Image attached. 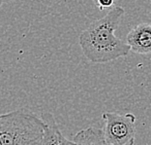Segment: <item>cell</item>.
Wrapping results in <instances>:
<instances>
[{"label": "cell", "instance_id": "7a4b0ae2", "mask_svg": "<svg viewBox=\"0 0 151 145\" xmlns=\"http://www.w3.org/2000/svg\"><path fill=\"white\" fill-rule=\"evenodd\" d=\"M47 123L25 110L0 116V145H45Z\"/></svg>", "mask_w": 151, "mask_h": 145}, {"label": "cell", "instance_id": "8992f818", "mask_svg": "<svg viewBox=\"0 0 151 145\" xmlns=\"http://www.w3.org/2000/svg\"><path fill=\"white\" fill-rule=\"evenodd\" d=\"M74 145H106L104 130L89 127L80 130L75 134Z\"/></svg>", "mask_w": 151, "mask_h": 145}, {"label": "cell", "instance_id": "ba28073f", "mask_svg": "<svg viewBox=\"0 0 151 145\" xmlns=\"http://www.w3.org/2000/svg\"><path fill=\"white\" fill-rule=\"evenodd\" d=\"M106 145H111V144H109V143H107V144H106Z\"/></svg>", "mask_w": 151, "mask_h": 145}, {"label": "cell", "instance_id": "52a82bcc", "mask_svg": "<svg viewBox=\"0 0 151 145\" xmlns=\"http://www.w3.org/2000/svg\"><path fill=\"white\" fill-rule=\"evenodd\" d=\"M93 1L100 11H103L106 8H109L114 4V0H93Z\"/></svg>", "mask_w": 151, "mask_h": 145}, {"label": "cell", "instance_id": "3957f363", "mask_svg": "<svg viewBox=\"0 0 151 145\" xmlns=\"http://www.w3.org/2000/svg\"><path fill=\"white\" fill-rule=\"evenodd\" d=\"M103 120L106 142L111 145L135 144L136 116L134 114L106 112L103 114Z\"/></svg>", "mask_w": 151, "mask_h": 145}, {"label": "cell", "instance_id": "6da1fadb", "mask_svg": "<svg viewBox=\"0 0 151 145\" xmlns=\"http://www.w3.org/2000/svg\"><path fill=\"white\" fill-rule=\"evenodd\" d=\"M124 14L122 7H113L107 15L94 20L81 33L78 42L82 53L91 63H109L126 57L131 51L127 42L114 34Z\"/></svg>", "mask_w": 151, "mask_h": 145}, {"label": "cell", "instance_id": "5b68a950", "mask_svg": "<svg viewBox=\"0 0 151 145\" xmlns=\"http://www.w3.org/2000/svg\"><path fill=\"white\" fill-rule=\"evenodd\" d=\"M42 118L47 123V130L45 133V145H74L73 141L68 140L55 122L54 117L49 112H44Z\"/></svg>", "mask_w": 151, "mask_h": 145}, {"label": "cell", "instance_id": "277c9868", "mask_svg": "<svg viewBox=\"0 0 151 145\" xmlns=\"http://www.w3.org/2000/svg\"><path fill=\"white\" fill-rule=\"evenodd\" d=\"M126 42L135 53L151 54V23H142L136 26L128 33Z\"/></svg>", "mask_w": 151, "mask_h": 145}]
</instances>
